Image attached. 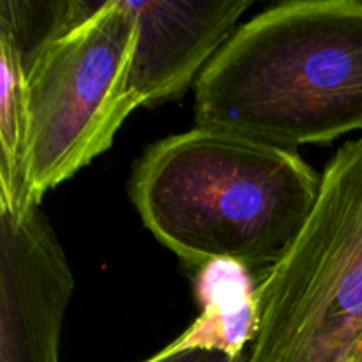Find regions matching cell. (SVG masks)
Segmentation results:
<instances>
[{"instance_id": "cell-6", "label": "cell", "mask_w": 362, "mask_h": 362, "mask_svg": "<svg viewBox=\"0 0 362 362\" xmlns=\"http://www.w3.org/2000/svg\"><path fill=\"white\" fill-rule=\"evenodd\" d=\"M129 6L136 18L131 88L138 105L152 108L197 83L253 2L140 0Z\"/></svg>"}, {"instance_id": "cell-1", "label": "cell", "mask_w": 362, "mask_h": 362, "mask_svg": "<svg viewBox=\"0 0 362 362\" xmlns=\"http://www.w3.org/2000/svg\"><path fill=\"white\" fill-rule=\"evenodd\" d=\"M322 177L296 151L209 127L156 141L129 179L145 228L187 267H274L303 233Z\"/></svg>"}, {"instance_id": "cell-2", "label": "cell", "mask_w": 362, "mask_h": 362, "mask_svg": "<svg viewBox=\"0 0 362 362\" xmlns=\"http://www.w3.org/2000/svg\"><path fill=\"white\" fill-rule=\"evenodd\" d=\"M194 122L296 151L362 131V0H297L240 25L194 83Z\"/></svg>"}, {"instance_id": "cell-5", "label": "cell", "mask_w": 362, "mask_h": 362, "mask_svg": "<svg viewBox=\"0 0 362 362\" xmlns=\"http://www.w3.org/2000/svg\"><path fill=\"white\" fill-rule=\"evenodd\" d=\"M73 290L69 262L39 205L0 212V362H60Z\"/></svg>"}, {"instance_id": "cell-8", "label": "cell", "mask_w": 362, "mask_h": 362, "mask_svg": "<svg viewBox=\"0 0 362 362\" xmlns=\"http://www.w3.org/2000/svg\"><path fill=\"white\" fill-rule=\"evenodd\" d=\"M243 359L225 349L218 325L200 313L179 338L141 362H243Z\"/></svg>"}, {"instance_id": "cell-7", "label": "cell", "mask_w": 362, "mask_h": 362, "mask_svg": "<svg viewBox=\"0 0 362 362\" xmlns=\"http://www.w3.org/2000/svg\"><path fill=\"white\" fill-rule=\"evenodd\" d=\"M27 126V64L13 35L0 30V212L14 216L30 207L25 200Z\"/></svg>"}, {"instance_id": "cell-4", "label": "cell", "mask_w": 362, "mask_h": 362, "mask_svg": "<svg viewBox=\"0 0 362 362\" xmlns=\"http://www.w3.org/2000/svg\"><path fill=\"white\" fill-rule=\"evenodd\" d=\"M136 18L129 0H108L27 60L25 200L39 205L53 187L105 154L131 113Z\"/></svg>"}, {"instance_id": "cell-9", "label": "cell", "mask_w": 362, "mask_h": 362, "mask_svg": "<svg viewBox=\"0 0 362 362\" xmlns=\"http://www.w3.org/2000/svg\"><path fill=\"white\" fill-rule=\"evenodd\" d=\"M357 362H362V359H359V361H357Z\"/></svg>"}, {"instance_id": "cell-3", "label": "cell", "mask_w": 362, "mask_h": 362, "mask_svg": "<svg viewBox=\"0 0 362 362\" xmlns=\"http://www.w3.org/2000/svg\"><path fill=\"white\" fill-rule=\"evenodd\" d=\"M257 303L243 362L362 359V138L329 161L303 233L258 279Z\"/></svg>"}]
</instances>
